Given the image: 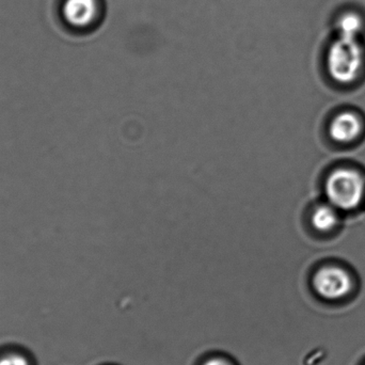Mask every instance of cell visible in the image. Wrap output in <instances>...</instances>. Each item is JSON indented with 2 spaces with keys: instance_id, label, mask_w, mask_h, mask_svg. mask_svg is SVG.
I'll list each match as a JSON object with an SVG mask.
<instances>
[{
  "instance_id": "obj_5",
  "label": "cell",
  "mask_w": 365,
  "mask_h": 365,
  "mask_svg": "<svg viewBox=\"0 0 365 365\" xmlns=\"http://www.w3.org/2000/svg\"><path fill=\"white\" fill-rule=\"evenodd\" d=\"M96 13V0H66L63 14L66 21L74 26L88 25Z\"/></svg>"
},
{
  "instance_id": "obj_7",
  "label": "cell",
  "mask_w": 365,
  "mask_h": 365,
  "mask_svg": "<svg viewBox=\"0 0 365 365\" xmlns=\"http://www.w3.org/2000/svg\"><path fill=\"white\" fill-rule=\"evenodd\" d=\"M361 19L358 15L353 14V13L344 15L339 23L341 36H345V38H356V36L361 31Z\"/></svg>"
},
{
  "instance_id": "obj_9",
  "label": "cell",
  "mask_w": 365,
  "mask_h": 365,
  "mask_svg": "<svg viewBox=\"0 0 365 365\" xmlns=\"http://www.w3.org/2000/svg\"><path fill=\"white\" fill-rule=\"evenodd\" d=\"M203 365H229L227 362L222 361V360L214 359L210 360V361L206 362Z\"/></svg>"
},
{
  "instance_id": "obj_2",
  "label": "cell",
  "mask_w": 365,
  "mask_h": 365,
  "mask_svg": "<svg viewBox=\"0 0 365 365\" xmlns=\"http://www.w3.org/2000/svg\"><path fill=\"white\" fill-rule=\"evenodd\" d=\"M326 195L329 203L338 210H349L357 207L364 199V178L354 170L334 171L326 182Z\"/></svg>"
},
{
  "instance_id": "obj_6",
  "label": "cell",
  "mask_w": 365,
  "mask_h": 365,
  "mask_svg": "<svg viewBox=\"0 0 365 365\" xmlns=\"http://www.w3.org/2000/svg\"><path fill=\"white\" fill-rule=\"evenodd\" d=\"M338 208L332 204H322L315 208L312 214V225L319 231L326 232L338 225Z\"/></svg>"
},
{
  "instance_id": "obj_4",
  "label": "cell",
  "mask_w": 365,
  "mask_h": 365,
  "mask_svg": "<svg viewBox=\"0 0 365 365\" xmlns=\"http://www.w3.org/2000/svg\"><path fill=\"white\" fill-rule=\"evenodd\" d=\"M361 132V122L353 113L339 115L330 126V135L334 140L341 143H351Z\"/></svg>"
},
{
  "instance_id": "obj_1",
  "label": "cell",
  "mask_w": 365,
  "mask_h": 365,
  "mask_svg": "<svg viewBox=\"0 0 365 365\" xmlns=\"http://www.w3.org/2000/svg\"><path fill=\"white\" fill-rule=\"evenodd\" d=\"M364 63V53L356 38L340 36L328 55V68L332 78L349 83L357 78Z\"/></svg>"
},
{
  "instance_id": "obj_8",
  "label": "cell",
  "mask_w": 365,
  "mask_h": 365,
  "mask_svg": "<svg viewBox=\"0 0 365 365\" xmlns=\"http://www.w3.org/2000/svg\"><path fill=\"white\" fill-rule=\"evenodd\" d=\"M0 365H28V362L21 356L8 355L0 359Z\"/></svg>"
},
{
  "instance_id": "obj_3",
  "label": "cell",
  "mask_w": 365,
  "mask_h": 365,
  "mask_svg": "<svg viewBox=\"0 0 365 365\" xmlns=\"http://www.w3.org/2000/svg\"><path fill=\"white\" fill-rule=\"evenodd\" d=\"M315 291L325 299L336 300L344 297L351 289L349 274L342 268L324 267L317 272L313 280Z\"/></svg>"
}]
</instances>
